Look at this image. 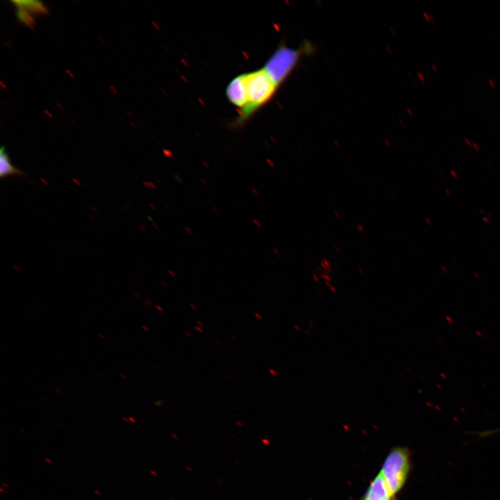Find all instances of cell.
Returning a JSON list of instances; mask_svg holds the SVG:
<instances>
[{
  "instance_id": "cell-12",
  "label": "cell",
  "mask_w": 500,
  "mask_h": 500,
  "mask_svg": "<svg viewBox=\"0 0 500 500\" xmlns=\"http://www.w3.org/2000/svg\"><path fill=\"white\" fill-rule=\"evenodd\" d=\"M473 144L476 149H478V147L477 146V144L476 143H473Z\"/></svg>"
},
{
  "instance_id": "cell-1",
  "label": "cell",
  "mask_w": 500,
  "mask_h": 500,
  "mask_svg": "<svg viewBox=\"0 0 500 500\" xmlns=\"http://www.w3.org/2000/svg\"><path fill=\"white\" fill-rule=\"evenodd\" d=\"M246 74L248 101L246 107L240 111L234 122L236 126L243 124L270 101L278 88L263 68Z\"/></svg>"
},
{
  "instance_id": "cell-4",
  "label": "cell",
  "mask_w": 500,
  "mask_h": 500,
  "mask_svg": "<svg viewBox=\"0 0 500 500\" xmlns=\"http://www.w3.org/2000/svg\"><path fill=\"white\" fill-rule=\"evenodd\" d=\"M228 100L240 111L247 104V74H241L234 77L228 84L226 89Z\"/></svg>"
},
{
  "instance_id": "cell-7",
  "label": "cell",
  "mask_w": 500,
  "mask_h": 500,
  "mask_svg": "<svg viewBox=\"0 0 500 500\" xmlns=\"http://www.w3.org/2000/svg\"><path fill=\"white\" fill-rule=\"evenodd\" d=\"M12 3L28 12L44 14L47 11L42 3L38 1H13Z\"/></svg>"
},
{
  "instance_id": "cell-5",
  "label": "cell",
  "mask_w": 500,
  "mask_h": 500,
  "mask_svg": "<svg viewBox=\"0 0 500 500\" xmlns=\"http://www.w3.org/2000/svg\"><path fill=\"white\" fill-rule=\"evenodd\" d=\"M358 500H397L392 497L386 482L379 472L370 482L366 492Z\"/></svg>"
},
{
  "instance_id": "cell-9",
  "label": "cell",
  "mask_w": 500,
  "mask_h": 500,
  "mask_svg": "<svg viewBox=\"0 0 500 500\" xmlns=\"http://www.w3.org/2000/svg\"><path fill=\"white\" fill-rule=\"evenodd\" d=\"M498 432H500V428H497V429H494V430H490V431H486L479 432V433H478V434L480 436H481V437H485V436H489V435H490L497 433H498Z\"/></svg>"
},
{
  "instance_id": "cell-10",
  "label": "cell",
  "mask_w": 500,
  "mask_h": 500,
  "mask_svg": "<svg viewBox=\"0 0 500 500\" xmlns=\"http://www.w3.org/2000/svg\"><path fill=\"white\" fill-rule=\"evenodd\" d=\"M488 82L492 87L495 88L496 85L492 79H488Z\"/></svg>"
},
{
  "instance_id": "cell-6",
  "label": "cell",
  "mask_w": 500,
  "mask_h": 500,
  "mask_svg": "<svg viewBox=\"0 0 500 500\" xmlns=\"http://www.w3.org/2000/svg\"><path fill=\"white\" fill-rule=\"evenodd\" d=\"M25 173L14 166L10 160L4 147L0 149V177L5 178L8 176H24Z\"/></svg>"
},
{
  "instance_id": "cell-8",
  "label": "cell",
  "mask_w": 500,
  "mask_h": 500,
  "mask_svg": "<svg viewBox=\"0 0 500 500\" xmlns=\"http://www.w3.org/2000/svg\"><path fill=\"white\" fill-rule=\"evenodd\" d=\"M17 17L22 22L28 26H33L34 20L30 15L29 12L24 8L18 7Z\"/></svg>"
},
{
  "instance_id": "cell-2",
  "label": "cell",
  "mask_w": 500,
  "mask_h": 500,
  "mask_svg": "<svg viewBox=\"0 0 500 500\" xmlns=\"http://www.w3.org/2000/svg\"><path fill=\"white\" fill-rule=\"evenodd\" d=\"M411 452L407 447H393L385 457L380 472L395 499L404 488L412 470Z\"/></svg>"
},
{
  "instance_id": "cell-11",
  "label": "cell",
  "mask_w": 500,
  "mask_h": 500,
  "mask_svg": "<svg viewBox=\"0 0 500 500\" xmlns=\"http://www.w3.org/2000/svg\"><path fill=\"white\" fill-rule=\"evenodd\" d=\"M465 142L468 144V145L472 146L468 140H467V139L465 138Z\"/></svg>"
},
{
  "instance_id": "cell-3",
  "label": "cell",
  "mask_w": 500,
  "mask_h": 500,
  "mask_svg": "<svg viewBox=\"0 0 500 500\" xmlns=\"http://www.w3.org/2000/svg\"><path fill=\"white\" fill-rule=\"evenodd\" d=\"M297 58L296 51L283 47L269 57L262 68L278 87L294 68Z\"/></svg>"
}]
</instances>
